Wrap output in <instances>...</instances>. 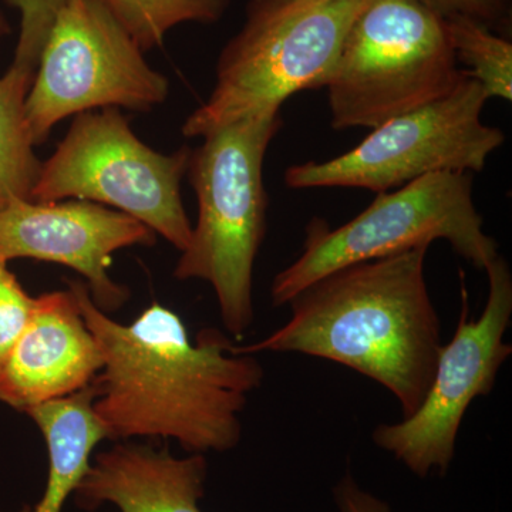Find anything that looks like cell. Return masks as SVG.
<instances>
[{
  "instance_id": "ba28073f",
  "label": "cell",
  "mask_w": 512,
  "mask_h": 512,
  "mask_svg": "<svg viewBox=\"0 0 512 512\" xmlns=\"http://www.w3.org/2000/svg\"><path fill=\"white\" fill-rule=\"evenodd\" d=\"M168 93L167 77L99 0H66L40 52L26 119L40 146L67 117L107 107L148 113Z\"/></svg>"
},
{
  "instance_id": "8992f818",
  "label": "cell",
  "mask_w": 512,
  "mask_h": 512,
  "mask_svg": "<svg viewBox=\"0 0 512 512\" xmlns=\"http://www.w3.org/2000/svg\"><path fill=\"white\" fill-rule=\"evenodd\" d=\"M439 239L478 269H487L500 255L497 241L484 232L468 173L424 175L399 190L380 192L365 211L335 229L313 218L302 254L272 282V305H288L302 289L336 269L430 247Z\"/></svg>"
},
{
  "instance_id": "30bf717a",
  "label": "cell",
  "mask_w": 512,
  "mask_h": 512,
  "mask_svg": "<svg viewBox=\"0 0 512 512\" xmlns=\"http://www.w3.org/2000/svg\"><path fill=\"white\" fill-rule=\"evenodd\" d=\"M488 298L478 318H468L466 289L453 339L441 346L433 379L416 412L373 431L377 447L420 478L446 476L456 454L458 431L477 397L494 390L512 355L505 335L512 319L510 265L498 255L485 269Z\"/></svg>"
},
{
  "instance_id": "7a4b0ae2",
  "label": "cell",
  "mask_w": 512,
  "mask_h": 512,
  "mask_svg": "<svg viewBox=\"0 0 512 512\" xmlns=\"http://www.w3.org/2000/svg\"><path fill=\"white\" fill-rule=\"evenodd\" d=\"M429 247L336 269L293 296L291 318L237 355L299 353L355 370L416 412L436 370L439 313L426 281Z\"/></svg>"
},
{
  "instance_id": "e0dca14e",
  "label": "cell",
  "mask_w": 512,
  "mask_h": 512,
  "mask_svg": "<svg viewBox=\"0 0 512 512\" xmlns=\"http://www.w3.org/2000/svg\"><path fill=\"white\" fill-rule=\"evenodd\" d=\"M457 63L476 80L488 100H512V45L510 40L467 16L444 19Z\"/></svg>"
},
{
  "instance_id": "6da1fadb",
  "label": "cell",
  "mask_w": 512,
  "mask_h": 512,
  "mask_svg": "<svg viewBox=\"0 0 512 512\" xmlns=\"http://www.w3.org/2000/svg\"><path fill=\"white\" fill-rule=\"evenodd\" d=\"M69 289L103 359L93 409L109 440H175L204 456L238 446L241 414L264 382L254 355L232 352L218 329L192 340L180 315L160 303L124 325L101 311L84 282Z\"/></svg>"
},
{
  "instance_id": "3957f363",
  "label": "cell",
  "mask_w": 512,
  "mask_h": 512,
  "mask_svg": "<svg viewBox=\"0 0 512 512\" xmlns=\"http://www.w3.org/2000/svg\"><path fill=\"white\" fill-rule=\"evenodd\" d=\"M281 127V110L239 120L202 138L188 163L198 220L174 278L208 282L225 329L238 339L254 322V266L269 205L262 168Z\"/></svg>"
},
{
  "instance_id": "5b68a950",
  "label": "cell",
  "mask_w": 512,
  "mask_h": 512,
  "mask_svg": "<svg viewBox=\"0 0 512 512\" xmlns=\"http://www.w3.org/2000/svg\"><path fill=\"white\" fill-rule=\"evenodd\" d=\"M466 76L433 10L419 0H367L326 86L332 127L375 128L443 99Z\"/></svg>"
},
{
  "instance_id": "ac0fdd59",
  "label": "cell",
  "mask_w": 512,
  "mask_h": 512,
  "mask_svg": "<svg viewBox=\"0 0 512 512\" xmlns=\"http://www.w3.org/2000/svg\"><path fill=\"white\" fill-rule=\"evenodd\" d=\"M20 12V33L12 64L35 72L49 30L66 0H6Z\"/></svg>"
},
{
  "instance_id": "8fae6325",
  "label": "cell",
  "mask_w": 512,
  "mask_h": 512,
  "mask_svg": "<svg viewBox=\"0 0 512 512\" xmlns=\"http://www.w3.org/2000/svg\"><path fill=\"white\" fill-rule=\"evenodd\" d=\"M156 241V232L143 222L96 202L13 201L0 210V262L32 258L72 268L86 278L93 302L104 312L130 299L126 286L109 276L111 256Z\"/></svg>"
},
{
  "instance_id": "4fadbf2b",
  "label": "cell",
  "mask_w": 512,
  "mask_h": 512,
  "mask_svg": "<svg viewBox=\"0 0 512 512\" xmlns=\"http://www.w3.org/2000/svg\"><path fill=\"white\" fill-rule=\"evenodd\" d=\"M207 477L204 454L175 457L168 447L117 441L93 456L74 501L84 511L202 512Z\"/></svg>"
},
{
  "instance_id": "2e32d148",
  "label": "cell",
  "mask_w": 512,
  "mask_h": 512,
  "mask_svg": "<svg viewBox=\"0 0 512 512\" xmlns=\"http://www.w3.org/2000/svg\"><path fill=\"white\" fill-rule=\"evenodd\" d=\"M126 30L141 52L163 45L164 37L181 23L218 22L229 0H99Z\"/></svg>"
},
{
  "instance_id": "7402d4cb",
  "label": "cell",
  "mask_w": 512,
  "mask_h": 512,
  "mask_svg": "<svg viewBox=\"0 0 512 512\" xmlns=\"http://www.w3.org/2000/svg\"><path fill=\"white\" fill-rule=\"evenodd\" d=\"M328 0H282V8L288 13H299L315 8Z\"/></svg>"
},
{
  "instance_id": "277c9868",
  "label": "cell",
  "mask_w": 512,
  "mask_h": 512,
  "mask_svg": "<svg viewBox=\"0 0 512 512\" xmlns=\"http://www.w3.org/2000/svg\"><path fill=\"white\" fill-rule=\"evenodd\" d=\"M366 3L328 0L288 13L282 0H249L247 22L222 49L214 90L184 121V136L204 138L279 111L295 93L328 86L343 40Z\"/></svg>"
},
{
  "instance_id": "ffe728a7",
  "label": "cell",
  "mask_w": 512,
  "mask_h": 512,
  "mask_svg": "<svg viewBox=\"0 0 512 512\" xmlns=\"http://www.w3.org/2000/svg\"><path fill=\"white\" fill-rule=\"evenodd\" d=\"M441 19L467 16L491 30L507 28L510 23L508 0H419Z\"/></svg>"
},
{
  "instance_id": "44dd1931",
  "label": "cell",
  "mask_w": 512,
  "mask_h": 512,
  "mask_svg": "<svg viewBox=\"0 0 512 512\" xmlns=\"http://www.w3.org/2000/svg\"><path fill=\"white\" fill-rule=\"evenodd\" d=\"M333 510L328 512H393L392 505L360 485L346 468L332 490Z\"/></svg>"
},
{
  "instance_id": "603a6c76",
  "label": "cell",
  "mask_w": 512,
  "mask_h": 512,
  "mask_svg": "<svg viewBox=\"0 0 512 512\" xmlns=\"http://www.w3.org/2000/svg\"><path fill=\"white\" fill-rule=\"evenodd\" d=\"M10 33V26L8 20H6L5 16L0 12V39L2 37L8 36Z\"/></svg>"
},
{
  "instance_id": "d6986e66",
  "label": "cell",
  "mask_w": 512,
  "mask_h": 512,
  "mask_svg": "<svg viewBox=\"0 0 512 512\" xmlns=\"http://www.w3.org/2000/svg\"><path fill=\"white\" fill-rule=\"evenodd\" d=\"M35 305L36 298L23 289L8 264L0 262V362L28 326Z\"/></svg>"
},
{
  "instance_id": "9c48e42d",
  "label": "cell",
  "mask_w": 512,
  "mask_h": 512,
  "mask_svg": "<svg viewBox=\"0 0 512 512\" xmlns=\"http://www.w3.org/2000/svg\"><path fill=\"white\" fill-rule=\"evenodd\" d=\"M488 97L466 76L443 99L384 121L355 148L332 160L289 167L285 184L387 192L434 173H480L505 134L481 121Z\"/></svg>"
},
{
  "instance_id": "9a60e30c",
  "label": "cell",
  "mask_w": 512,
  "mask_h": 512,
  "mask_svg": "<svg viewBox=\"0 0 512 512\" xmlns=\"http://www.w3.org/2000/svg\"><path fill=\"white\" fill-rule=\"evenodd\" d=\"M33 77L35 72L15 64L0 76V210L13 201H30L42 167L26 119Z\"/></svg>"
},
{
  "instance_id": "52a82bcc",
  "label": "cell",
  "mask_w": 512,
  "mask_h": 512,
  "mask_svg": "<svg viewBox=\"0 0 512 512\" xmlns=\"http://www.w3.org/2000/svg\"><path fill=\"white\" fill-rule=\"evenodd\" d=\"M190 156L187 146L171 154L148 147L116 107L84 111L42 161L30 201L96 202L143 222L183 252L192 232L181 200Z\"/></svg>"
},
{
  "instance_id": "5bb4252c",
  "label": "cell",
  "mask_w": 512,
  "mask_h": 512,
  "mask_svg": "<svg viewBox=\"0 0 512 512\" xmlns=\"http://www.w3.org/2000/svg\"><path fill=\"white\" fill-rule=\"evenodd\" d=\"M94 396L96 390L90 384L80 392L25 412L45 437L49 474L39 503L20 512H63L67 500L76 493L92 464L94 448L109 440L94 413Z\"/></svg>"
},
{
  "instance_id": "7c38bea8",
  "label": "cell",
  "mask_w": 512,
  "mask_h": 512,
  "mask_svg": "<svg viewBox=\"0 0 512 512\" xmlns=\"http://www.w3.org/2000/svg\"><path fill=\"white\" fill-rule=\"evenodd\" d=\"M103 359L74 293L36 298L18 342L0 362V400L20 412L86 389Z\"/></svg>"
}]
</instances>
